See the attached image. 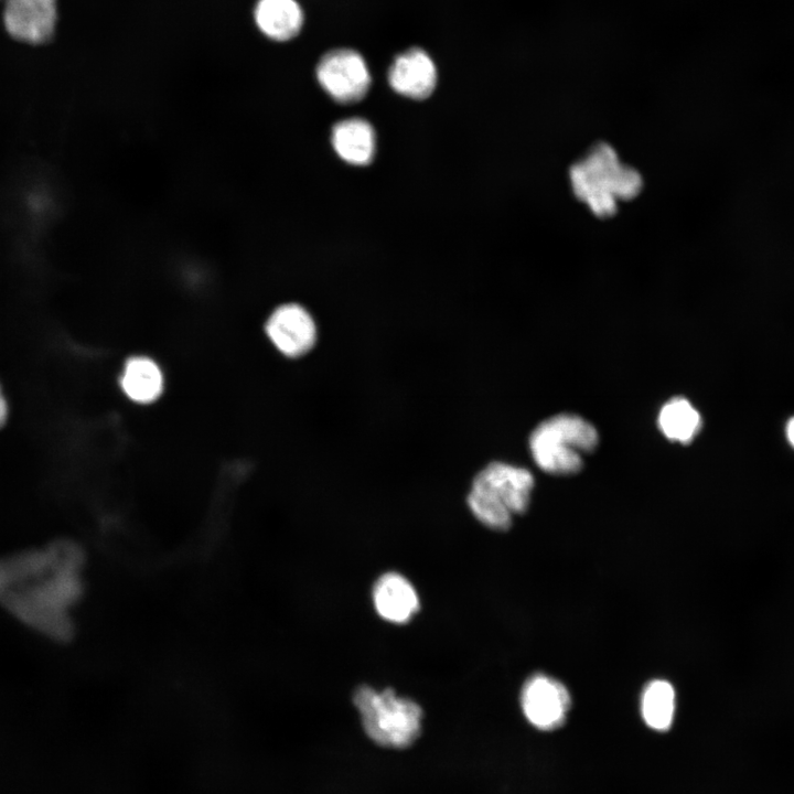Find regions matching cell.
<instances>
[{
  "label": "cell",
  "mask_w": 794,
  "mask_h": 794,
  "mask_svg": "<svg viewBox=\"0 0 794 794\" xmlns=\"http://www.w3.org/2000/svg\"><path fill=\"white\" fill-rule=\"evenodd\" d=\"M321 87L337 103L353 104L369 89L371 74L363 56L351 49L328 52L316 67Z\"/></svg>",
  "instance_id": "5"
},
{
  "label": "cell",
  "mask_w": 794,
  "mask_h": 794,
  "mask_svg": "<svg viewBox=\"0 0 794 794\" xmlns=\"http://www.w3.org/2000/svg\"><path fill=\"white\" fill-rule=\"evenodd\" d=\"M598 443L593 426L576 415H557L536 427L529 437L532 455L544 471L572 474L582 466V454Z\"/></svg>",
  "instance_id": "4"
},
{
  "label": "cell",
  "mask_w": 794,
  "mask_h": 794,
  "mask_svg": "<svg viewBox=\"0 0 794 794\" xmlns=\"http://www.w3.org/2000/svg\"><path fill=\"white\" fill-rule=\"evenodd\" d=\"M255 21L266 36L285 42L301 31L303 12L296 0H258Z\"/></svg>",
  "instance_id": "11"
},
{
  "label": "cell",
  "mask_w": 794,
  "mask_h": 794,
  "mask_svg": "<svg viewBox=\"0 0 794 794\" xmlns=\"http://www.w3.org/2000/svg\"><path fill=\"white\" fill-rule=\"evenodd\" d=\"M377 613L385 620L403 624L419 610V598L412 584L400 573L380 576L373 588Z\"/></svg>",
  "instance_id": "10"
},
{
  "label": "cell",
  "mask_w": 794,
  "mask_h": 794,
  "mask_svg": "<svg viewBox=\"0 0 794 794\" xmlns=\"http://www.w3.org/2000/svg\"><path fill=\"white\" fill-rule=\"evenodd\" d=\"M331 141L335 152L350 164L366 165L375 152V133L366 120L350 118L334 125Z\"/></svg>",
  "instance_id": "12"
},
{
  "label": "cell",
  "mask_w": 794,
  "mask_h": 794,
  "mask_svg": "<svg viewBox=\"0 0 794 794\" xmlns=\"http://www.w3.org/2000/svg\"><path fill=\"white\" fill-rule=\"evenodd\" d=\"M658 426L667 439L688 443L698 433L701 419L687 399L675 397L662 407Z\"/></svg>",
  "instance_id": "14"
},
{
  "label": "cell",
  "mask_w": 794,
  "mask_h": 794,
  "mask_svg": "<svg viewBox=\"0 0 794 794\" xmlns=\"http://www.w3.org/2000/svg\"><path fill=\"white\" fill-rule=\"evenodd\" d=\"M388 82L396 93L414 99H423L436 87L437 68L427 52L412 47L394 60L389 67Z\"/></svg>",
  "instance_id": "9"
},
{
  "label": "cell",
  "mask_w": 794,
  "mask_h": 794,
  "mask_svg": "<svg viewBox=\"0 0 794 794\" xmlns=\"http://www.w3.org/2000/svg\"><path fill=\"white\" fill-rule=\"evenodd\" d=\"M3 1V0H2Z\"/></svg>",
  "instance_id": "18"
},
{
  "label": "cell",
  "mask_w": 794,
  "mask_h": 794,
  "mask_svg": "<svg viewBox=\"0 0 794 794\" xmlns=\"http://www.w3.org/2000/svg\"><path fill=\"white\" fill-rule=\"evenodd\" d=\"M3 23L11 36L35 44L53 35L56 0H3Z\"/></svg>",
  "instance_id": "8"
},
{
  "label": "cell",
  "mask_w": 794,
  "mask_h": 794,
  "mask_svg": "<svg viewBox=\"0 0 794 794\" xmlns=\"http://www.w3.org/2000/svg\"><path fill=\"white\" fill-rule=\"evenodd\" d=\"M521 702L527 720L537 729L549 731L565 722L571 701L560 682L536 674L523 686Z\"/></svg>",
  "instance_id": "7"
},
{
  "label": "cell",
  "mask_w": 794,
  "mask_h": 794,
  "mask_svg": "<svg viewBox=\"0 0 794 794\" xmlns=\"http://www.w3.org/2000/svg\"><path fill=\"white\" fill-rule=\"evenodd\" d=\"M786 437L788 442L794 447V417L786 425Z\"/></svg>",
  "instance_id": "17"
},
{
  "label": "cell",
  "mask_w": 794,
  "mask_h": 794,
  "mask_svg": "<svg viewBox=\"0 0 794 794\" xmlns=\"http://www.w3.org/2000/svg\"><path fill=\"white\" fill-rule=\"evenodd\" d=\"M534 479L532 473L505 462H491L473 479L468 506L475 518L495 530H506L513 515L526 512Z\"/></svg>",
  "instance_id": "2"
},
{
  "label": "cell",
  "mask_w": 794,
  "mask_h": 794,
  "mask_svg": "<svg viewBox=\"0 0 794 794\" xmlns=\"http://www.w3.org/2000/svg\"><path fill=\"white\" fill-rule=\"evenodd\" d=\"M9 417V405L0 384V429L7 423Z\"/></svg>",
  "instance_id": "16"
},
{
  "label": "cell",
  "mask_w": 794,
  "mask_h": 794,
  "mask_svg": "<svg viewBox=\"0 0 794 794\" xmlns=\"http://www.w3.org/2000/svg\"><path fill=\"white\" fill-rule=\"evenodd\" d=\"M362 726L376 744L406 749L421 733L422 709L411 699L399 697L391 688L376 691L362 685L353 695Z\"/></svg>",
  "instance_id": "3"
},
{
  "label": "cell",
  "mask_w": 794,
  "mask_h": 794,
  "mask_svg": "<svg viewBox=\"0 0 794 794\" xmlns=\"http://www.w3.org/2000/svg\"><path fill=\"white\" fill-rule=\"evenodd\" d=\"M163 385L162 371L152 358L140 355L126 362L120 387L132 401L142 405L153 403L160 397Z\"/></svg>",
  "instance_id": "13"
},
{
  "label": "cell",
  "mask_w": 794,
  "mask_h": 794,
  "mask_svg": "<svg viewBox=\"0 0 794 794\" xmlns=\"http://www.w3.org/2000/svg\"><path fill=\"white\" fill-rule=\"evenodd\" d=\"M265 331L272 345L289 358L307 355L318 341V326L311 313L299 303H283L268 316Z\"/></svg>",
  "instance_id": "6"
},
{
  "label": "cell",
  "mask_w": 794,
  "mask_h": 794,
  "mask_svg": "<svg viewBox=\"0 0 794 794\" xmlns=\"http://www.w3.org/2000/svg\"><path fill=\"white\" fill-rule=\"evenodd\" d=\"M675 691L662 679L650 682L641 697V713L645 723L654 730H667L674 718Z\"/></svg>",
  "instance_id": "15"
},
{
  "label": "cell",
  "mask_w": 794,
  "mask_h": 794,
  "mask_svg": "<svg viewBox=\"0 0 794 794\" xmlns=\"http://www.w3.org/2000/svg\"><path fill=\"white\" fill-rule=\"evenodd\" d=\"M575 196L598 217L615 214L616 200H631L643 186L640 173L621 164L605 142L596 143L569 170Z\"/></svg>",
  "instance_id": "1"
}]
</instances>
